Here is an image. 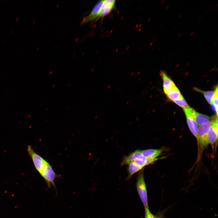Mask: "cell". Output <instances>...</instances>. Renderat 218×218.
I'll return each instance as SVG.
<instances>
[{"mask_svg":"<svg viewBox=\"0 0 218 218\" xmlns=\"http://www.w3.org/2000/svg\"><path fill=\"white\" fill-rule=\"evenodd\" d=\"M136 187L138 193L144 208H148L147 191L144 177V169L138 172Z\"/></svg>","mask_w":218,"mask_h":218,"instance_id":"cell-1","label":"cell"},{"mask_svg":"<svg viewBox=\"0 0 218 218\" xmlns=\"http://www.w3.org/2000/svg\"><path fill=\"white\" fill-rule=\"evenodd\" d=\"M40 174L45 180L48 188H50L52 186L56 190L54 180L59 176L55 173L51 166L47 161Z\"/></svg>","mask_w":218,"mask_h":218,"instance_id":"cell-2","label":"cell"},{"mask_svg":"<svg viewBox=\"0 0 218 218\" xmlns=\"http://www.w3.org/2000/svg\"><path fill=\"white\" fill-rule=\"evenodd\" d=\"M211 125V122H207L199 126L198 129V140L202 147H204L209 144L208 133Z\"/></svg>","mask_w":218,"mask_h":218,"instance_id":"cell-3","label":"cell"},{"mask_svg":"<svg viewBox=\"0 0 218 218\" xmlns=\"http://www.w3.org/2000/svg\"><path fill=\"white\" fill-rule=\"evenodd\" d=\"M27 150L36 169L40 173L47 161L37 154L31 145L28 146Z\"/></svg>","mask_w":218,"mask_h":218,"instance_id":"cell-4","label":"cell"},{"mask_svg":"<svg viewBox=\"0 0 218 218\" xmlns=\"http://www.w3.org/2000/svg\"><path fill=\"white\" fill-rule=\"evenodd\" d=\"M115 0H104L98 13L94 17L93 20L97 18L104 17L109 14L114 8Z\"/></svg>","mask_w":218,"mask_h":218,"instance_id":"cell-5","label":"cell"},{"mask_svg":"<svg viewBox=\"0 0 218 218\" xmlns=\"http://www.w3.org/2000/svg\"><path fill=\"white\" fill-rule=\"evenodd\" d=\"M189 107L183 109L186 117L187 124L192 133L198 140V125L189 111Z\"/></svg>","mask_w":218,"mask_h":218,"instance_id":"cell-6","label":"cell"},{"mask_svg":"<svg viewBox=\"0 0 218 218\" xmlns=\"http://www.w3.org/2000/svg\"><path fill=\"white\" fill-rule=\"evenodd\" d=\"M143 156L147 159L155 161L157 158L162 152L163 150L160 149H150L144 150H140Z\"/></svg>","mask_w":218,"mask_h":218,"instance_id":"cell-7","label":"cell"},{"mask_svg":"<svg viewBox=\"0 0 218 218\" xmlns=\"http://www.w3.org/2000/svg\"><path fill=\"white\" fill-rule=\"evenodd\" d=\"M189 110L198 126H200L205 122L210 121V118L208 116L198 113L190 107H189Z\"/></svg>","mask_w":218,"mask_h":218,"instance_id":"cell-8","label":"cell"},{"mask_svg":"<svg viewBox=\"0 0 218 218\" xmlns=\"http://www.w3.org/2000/svg\"><path fill=\"white\" fill-rule=\"evenodd\" d=\"M103 2V0L99 1L94 6L90 14L83 19L82 24H84L88 22L93 21L94 17L98 13Z\"/></svg>","mask_w":218,"mask_h":218,"instance_id":"cell-9","label":"cell"},{"mask_svg":"<svg viewBox=\"0 0 218 218\" xmlns=\"http://www.w3.org/2000/svg\"><path fill=\"white\" fill-rule=\"evenodd\" d=\"M161 75L163 79V87L164 93L166 94L172 89L176 87L174 82L163 72Z\"/></svg>","mask_w":218,"mask_h":218,"instance_id":"cell-10","label":"cell"},{"mask_svg":"<svg viewBox=\"0 0 218 218\" xmlns=\"http://www.w3.org/2000/svg\"><path fill=\"white\" fill-rule=\"evenodd\" d=\"M140 150H137L131 152L128 155L125 156L121 163V166L128 165L135 159L143 156Z\"/></svg>","mask_w":218,"mask_h":218,"instance_id":"cell-11","label":"cell"},{"mask_svg":"<svg viewBox=\"0 0 218 218\" xmlns=\"http://www.w3.org/2000/svg\"><path fill=\"white\" fill-rule=\"evenodd\" d=\"M143 169V168L134 162H130L128 164L127 170L128 175L126 179H129L134 174Z\"/></svg>","mask_w":218,"mask_h":218,"instance_id":"cell-12","label":"cell"},{"mask_svg":"<svg viewBox=\"0 0 218 218\" xmlns=\"http://www.w3.org/2000/svg\"><path fill=\"white\" fill-rule=\"evenodd\" d=\"M166 95L168 98L172 101L183 97L177 87L170 91Z\"/></svg>","mask_w":218,"mask_h":218,"instance_id":"cell-13","label":"cell"},{"mask_svg":"<svg viewBox=\"0 0 218 218\" xmlns=\"http://www.w3.org/2000/svg\"><path fill=\"white\" fill-rule=\"evenodd\" d=\"M217 139L218 136L211 125L208 133V140L209 143L213 146L216 141L217 140Z\"/></svg>","mask_w":218,"mask_h":218,"instance_id":"cell-14","label":"cell"},{"mask_svg":"<svg viewBox=\"0 0 218 218\" xmlns=\"http://www.w3.org/2000/svg\"><path fill=\"white\" fill-rule=\"evenodd\" d=\"M195 90L203 93L208 103L210 104H212V99L214 94V91H203L197 88H195Z\"/></svg>","mask_w":218,"mask_h":218,"instance_id":"cell-15","label":"cell"},{"mask_svg":"<svg viewBox=\"0 0 218 218\" xmlns=\"http://www.w3.org/2000/svg\"><path fill=\"white\" fill-rule=\"evenodd\" d=\"M218 87H217L214 91V94L212 100V104H213L217 115H218Z\"/></svg>","mask_w":218,"mask_h":218,"instance_id":"cell-16","label":"cell"},{"mask_svg":"<svg viewBox=\"0 0 218 218\" xmlns=\"http://www.w3.org/2000/svg\"><path fill=\"white\" fill-rule=\"evenodd\" d=\"M177 104L183 109L189 106L186 100L183 97L173 101Z\"/></svg>","mask_w":218,"mask_h":218,"instance_id":"cell-17","label":"cell"},{"mask_svg":"<svg viewBox=\"0 0 218 218\" xmlns=\"http://www.w3.org/2000/svg\"><path fill=\"white\" fill-rule=\"evenodd\" d=\"M153 218H162V217L160 215L157 214V215H154Z\"/></svg>","mask_w":218,"mask_h":218,"instance_id":"cell-18","label":"cell"},{"mask_svg":"<svg viewBox=\"0 0 218 218\" xmlns=\"http://www.w3.org/2000/svg\"><path fill=\"white\" fill-rule=\"evenodd\" d=\"M169 6L168 5L167 6V7H166V9H167L168 8H169Z\"/></svg>","mask_w":218,"mask_h":218,"instance_id":"cell-19","label":"cell"},{"mask_svg":"<svg viewBox=\"0 0 218 218\" xmlns=\"http://www.w3.org/2000/svg\"><path fill=\"white\" fill-rule=\"evenodd\" d=\"M193 33H194L193 32H192V33H191V34H190V35H192L193 34Z\"/></svg>","mask_w":218,"mask_h":218,"instance_id":"cell-20","label":"cell"},{"mask_svg":"<svg viewBox=\"0 0 218 218\" xmlns=\"http://www.w3.org/2000/svg\"><path fill=\"white\" fill-rule=\"evenodd\" d=\"M181 14H180L179 15L178 17H179V18L181 16Z\"/></svg>","mask_w":218,"mask_h":218,"instance_id":"cell-21","label":"cell"},{"mask_svg":"<svg viewBox=\"0 0 218 218\" xmlns=\"http://www.w3.org/2000/svg\"><path fill=\"white\" fill-rule=\"evenodd\" d=\"M208 10H207L206 12V13H207V12L208 11Z\"/></svg>","mask_w":218,"mask_h":218,"instance_id":"cell-22","label":"cell"},{"mask_svg":"<svg viewBox=\"0 0 218 218\" xmlns=\"http://www.w3.org/2000/svg\"><path fill=\"white\" fill-rule=\"evenodd\" d=\"M218 5V4H217L216 5V7Z\"/></svg>","mask_w":218,"mask_h":218,"instance_id":"cell-23","label":"cell"}]
</instances>
